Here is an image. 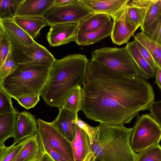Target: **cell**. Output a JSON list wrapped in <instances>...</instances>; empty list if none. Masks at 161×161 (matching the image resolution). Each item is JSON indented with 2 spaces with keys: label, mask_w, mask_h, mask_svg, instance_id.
<instances>
[{
  "label": "cell",
  "mask_w": 161,
  "mask_h": 161,
  "mask_svg": "<svg viewBox=\"0 0 161 161\" xmlns=\"http://www.w3.org/2000/svg\"><path fill=\"white\" fill-rule=\"evenodd\" d=\"M82 89L81 111L102 124L124 125L155 101L153 89L145 79L111 72L91 59Z\"/></svg>",
  "instance_id": "cell-1"
},
{
  "label": "cell",
  "mask_w": 161,
  "mask_h": 161,
  "mask_svg": "<svg viewBox=\"0 0 161 161\" xmlns=\"http://www.w3.org/2000/svg\"><path fill=\"white\" fill-rule=\"evenodd\" d=\"M88 61L85 55L80 54L69 55L56 59L40 95L47 105L59 110L63 107L69 92L76 86L83 85Z\"/></svg>",
  "instance_id": "cell-2"
},
{
  "label": "cell",
  "mask_w": 161,
  "mask_h": 161,
  "mask_svg": "<svg viewBox=\"0 0 161 161\" xmlns=\"http://www.w3.org/2000/svg\"><path fill=\"white\" fill-rule=\"evenodd\" d=\"M93 142L90 144L94 156L104 161H136L138 153L130 143L132 128L100 124Z\"/></svg>",
  "instance_id": "cell-3"
},
{
  "label": "cell",
  "mask_w": 161,
  "mask_h": 161,
  "mask_svg": "<svg viewBox=\"0 0 161 161\" xmlns=\"http://www.w3.org/2000/svg\"><path fill=\"white\" fill-rule=\"evenodd\" d=\"M50 69L37 65H18L0 80V86L15 100L28 95H39L49 77Z\"/></svg>",
  "instance_id": "cell-4"
},
{
  "label": "cell",
  "mask_w": 161,
  "mask_h": 161,
  "mask_svg": "<svg viewBox=\"0 0 161 161\" xmlns=\"http://www.w3.org/2000/svg\"><path fill=\"white\" fill-rule=\"evenodd\" d=\"M91 60L107 70L132 77L140 76L138 68L125 47H105L92 53Z\"/></svg>",
  "instance_id": "cell-5"
},
{
  "label": "cell",
  "mask_w": 161,
  "mask_h": 161,
  "mask_svg": "<svg viewBox=\"0 0 161 161\" xmlns=\"http://www.w3.org/2000/svg\"><path fill=\"white\" fill-rule=\"evenodd\" d=\"M161 140V126L150 115L142 114L139 117L134 126L130 139L133 151L139 153L159 144Z\"/></svg>",
  "instance_id": "cell-6"
},
{
  "label": "cell",
  "mask_w": 161,
  "mask_h": 161,
  "mask_svg": "<svg viewBox=\"0 0 161 161\" xmlns=\"http://www.w3.org/2000/svg\"><path fill=\"white\" fill-rule=\"evenodd\" d=\"M13 56L18 65H37L51 69L56 60L43 46L35 41L28 46H12Z\"/></svg>",
  "instance_id": "cell-7"
},
{
  "label": "cell",
  "mask_w": 161,
  "mask_h": 161,
  "mask_svg": "<svg viewBox=\"0 0 161 161\" xmlns=\"http://www.w3.org/2000/svg\"><path fill=\"white\" fill-rule=\"evenodd\" d=\"M92 13L77 0L64 6H53L43 17L49 26L63 23L79 24Z\"/></svg>",
  "instance_id": "cell-8"
},
{
  "label": "cell",
  "mask_w": 161,
  "mask_h": 161,
  "mask_svg": "<svg viewBox=\"0 0 161 161\" xmlns=\"http://www.w3.org/2000/svg\"><path fill=\"white\" fill-rule=\"evenodd\" d=\"M37 132L41 134L53 148L60 152L68 161H75L71 143L53 125L38 119Z\"/></svg>",
  "instance_id": "cell-9"
},
{
  "label": "cell",
  "mask_w": 161,
  "mask_h": 161,
  "mask_svg": "<svg viewBox=\"0 0 161 161\" xmlns=\"http://www.w3.org/2000/svg\"><path fill=\"white\" fill-rule=\"evenodd\" d=\"M79 24L63 23L52 25L47 35L50 46L57 47L75 41Z\"/></svg>",
  "instance_id": "cell-10"
},
{
  "label": "cell",
  "mask_w": 161,
  "mask_h": 161,
  "mask_svg": "<svg viewBox=\"0 0 161 161\" xmlns=\"http://www.w3.org/2000/svg\"><path fill=\"white\" fill-rule=\"evenodd\" d=\"M93 13L106 14L113 20L121 13L129 0H79Z\"/></svg>",
  "instance_id": "cell-11"
},
{
  "label": "cell",
  "mask_w": 161,
  "mask_h": 161,
  "mask_svg": "<svg viewBox=\"0 0 161 161\" xmlns=\"http://www.w3.org/2000/svg\"><path fill=\"white\" fill-rule=\"evenodd\" d=\"M125 7L119 16L113 20V25L110 35L113 42L119 45L127 43L140 27L132 24L128 20Z\"/></svg>",
  "instance_id": "cell-12"
},
{
  "label": "cell",
  "mask_w": 161,
  "mask_h": 161,
  "mask_svg": "<svg viewBox=\"0 0 161 161\" xmlns=\"http://www.w3.org/2000/svg\"><path fill=\"white\" fill-rule=\"evenodd\" d=\"M38 124L34 116L29 112H18L17 116L14 142L15 145L24 139L37 133Z\"/></svg>",
  "instance_id": "cell-13"
},
{
  "label": "cell",
  "mask_w": 161,
  "mask_h": 161,
  "mask_svg": "<svg viewBox=\"0 0 161 161\" xmlns=\"http://www.w3.org/2000/svg\"><path fill=\"white\" fill-rule=\"evenodd\" d=\"M78 116V114L64 107L59 109L58 114L51 123L69 141L74 138L78 126L74 120Z\"/></svg>",
  "instance_id": "cell-14"
},
{
  "label": "cell",
  "mask_w": 161,
  "mask_h": 161,
  "mask_svg": "<svg viewBox=\"0 0 161 161\" xmlns=\"http://www.w3.org/2000/svg\"><path fill=\"white\" fill-rule=\"evenodd\" d=\"M0 26L12 46H28L35 41L16 23L14 19H0Z\"/></svg>",
  "instance_id": "cell-15"
},
{
  "label": "cell",
  "mask_w": 161,
  "mask_h": 161,
  "mask_svg": "<svg viewBox=\"0 0 161 161\" xmlns=\"http://www.w3.org/2000/svg\"><path fill=\"white\" fill-rule=\"evenodd\" d=\"M55 0H24L16 16L43 17L54 5Z\"/></svg>",
  "instance_id": "cell-16"
},
{
  "label": "cell",
  "mask_w": 161,
  "mask_h": 161,
  "mask_svg": "<svg viewBox=\"0 0 161 161\" xmlns=\"http://www.w3.org/2000/svg\"><path fill=\"white\" fill-rule=\"evenodd\" d=\"M113 23V21L110 19L99 28L92 31L83 33L78 31L75 42L80 46L88 45L98 42L111 35Z\"/></svg>",
  "instance_id": "cell-17"
},
{
  "label": "cell",
  "mask_w": 161,
  "mask_h": 161,
  "mask_svg": "<svg viewBox=\"0 0 161 161\" xmlns=\"http://www.w3.org/2000/svg\"><path fill=\"white\" fill-rule=\"evenodd\" d=\"M152 1L153 0L130 1L125 6L126 14L128 20L140 27Z\"/></svg>",
  "instance_id": "cell-18"
},
{
  "label": "cell",
  "mask_w": 161,
  "mask_h": 161,
  "mask_svg": "<svg viewBox=\"0 0 161 161\" xmlns=\"http://www.w3.org/2000/svg\"><path fill=\"white\" fill-rule=\"evenodd\" d=\"M45 152L37 133L31 136L14 161H32L40 159Z\"/></svg>",
  "instance_id": "cell-19"
},
{
  "label": "cell",
  "mask_w": 161,
  "mask_h": 161,
  "mask_svg": "<svg viewBox=\"0 0 161 161\" xmlns=\"http://www.w3.org/2000/svg\"><path fill=\"white\" fill-rule=\"evenodd\" d=\"M18 113L14 108L11 112L0 114V147L5 146L4 143L7 139L14 138Z\"/></svg>",
  "instance_id": "cell-20"
},
{
  "label": "cell",
  "mask_w": 161,
  "mask_h": 161,
  "mask_svg": "<svg viewBox=\"0 0 161 161\" xmlns=\"http://www.w3.org/2000/svg\"><path fill=\"white\" fill-rule=\"evenodd\" d=\"M14 20L33 39L38 35L42 28L49 25L43 17L16 16Z\"/></svg>",
  "instance_id": "cell-21"
},
{
  "label": "cell",
  "mask_w": 161,
  "mask_h": 161,
  "mask_svg": "<svg viewBox=\"0 0 161 161\" xmlns=\"http://www.w3.org/2000/svg\"><path fill=\"white\" fill-rule=\"evenodd\" d=\"M125 47L137 66L140 75L145 79L153 78L155 76L156 70L149 65L142 56L135 41L127 42Z\"/></svg>",
  "instance_id": "cell-22"
},
{
  "label": "cell",
  "mask_w": 161,
  "mask_h": 161,
  "mask_svg": "<svg viewBox=\"0 0 161 161\" xmlns=\"http://www.w3.org/2000/svg\"><path fill=\"white\" fill-rule=\"evenodd\" d=\"M70 142L75 161H83L91 152L90 140L87 134L78 126L75 136Z\"/></svg>",
  "instance_id": "cell-23"
},
{
  "label": "cell",
  "mask_w": 161,
  "mask_h": 161,
  "mask_svg": "<svg viewBox=\"0 0 161 161\" xmlns=\"http://www.w3.org/2000/svg\"><path fill=\"white\" fill-rule=\"evenodd\" d=\"M108 15L92 13L79 24L78 31L87 33L95 31L110 19Z\"/></svg>",
  "instance_id": "cell-24"
},
{
  "label": "cell",
  "mask_w": 161,
  "mask_h": 161,
  "mask_svg": "<svg viewBox=\"0 0 161 161\" xmlns=\"http://www.w3.org/2000/svg\"><path fill=\"white\" fill-rule=\"evenodd\" d=\"M135 41L142 44L151 54L156 65L161 68V46L141 31L134 36Z\"/></svg>",
  "instance_id": "cell-25"
},
{
  "label": "cell",
  "mask_w": 161,
  "mask_h": 161,
  "mask_svg": "<svg viewBox=\"0 0 161 161\" xmlns=\"http://www.w3.org/2000/svg\"><path fill=\"white\" fill-rule=\"evenodd\" d=\"M83 100V91L81 86L73 88L67 95L63 107L76 114L81 110Z\"/></svg>",
  "instance_id": "cell-26"
},
{
  "label": "cell",
  "mask_w": 161,
  "mask_h": 161,
  "mask_svg": "<svg viewBox=\"0 0 161 161\" xmlns=\"http://www.w3.org/2000/svg\"><path fill=\"white\" fill-rule=\"evenodd\" d=\"M24 0H0V19H14Z\"/></svg>",
  "instance_id": "cell-27"
},
{
  "label": "cell",
  "mask_w": 161,
  "mask_h": 161,
  "mask_svg": "<svg viewBox=\"0 0 161 161\" xmlns=\"http://www.w3.org/2000/svg\"><path fill=\"white\" fill-rule=\"evenodd\" d=\"M31 136L24 139L15 145L12 144L9 147H0V161H14Z\"/></svg>",
  "instance_id": "cell-28"
},
{
  "label": "cell",
  "mask_w": 161,
  "mask_h": 161,
  "mask_svg": "<svg viewBox=\"0 0 161 161\" xmlns=\"http://www.w3.org/2000/svg\"><path fill=\"white\" fill-rule=\"evenodd\" d=\"M161 16V7L159 0H153L146 14L142 25V31Z\"/></svg>",
  "instance_id": "cell-29"
},
{
  "label": "cell",
  "mask_w": 161,
  "mask_h": 161,
  "mask_svg": "<svg viewBox=\"0 0 161 161\" xmlns=\"http://www.w3.org/2000/svg\"><path fill=\"white\" fill-rule=\"evenodd\" d=\"M142 31L161 46V16Z\"/></svg>",
  "instance_id": "cell-30"
},
{
  "label": "cell",
  "mask_w": 161,
  "mask_h": 161,
  "mask_svg": "<svg viewBox=\"0 0 161 161\" xmlns=\"http://www.w3.org/2000/svg\"><path fill=\"white\" fill-rule=\"evenodd\" d=\"M136 161H161V146L158 144L138 153Z\"/></svg>",
  "instance_id": "cell-31"
},
{
  "label": "cell",
  "mask_w": 161,
  "mask_h": 161,
  "mask_svg": "<svg viewBox=\"0 0 161 161\" xmlns=\"http://www.w3.org/2000/svg\"><path fill=\"white\" fill-rule=\"evenodd\" d=\"M12 51L13 48L12 46L6 59L3 64L0 66V80L11 74L18 66L13 56Z\"/></svg>",
  "instance_id": "cell-32"
},
{
  "label": "cell",
  "mask_w": 161,
  "mask_h": 161,
  "mask_svg": "<svg viewBox=\"0 0 161 161\" xmlns=\"http://www.w3.org/2000/svg\"><path fill=\"white\" fill-rule=\"evenodd\" d=\"M11 44L0 26V66L3 63L10 51Z\"/></svg>",
  "instance_id": "cell-33"
},
{
  "label": "cell",
  "mask_w": 161,
  "mask_h": 161,
  "mask_svg": "<svg viewBox=\"0 0 161 161\" xmlns=\"http://www.w3.org/2000/svg\"><path fill=\"white\" fill-rule=\"evenodd\" d=\"M73 122L86 132L89 138L90 144H92L99 129V125L95 127L91 126L80 119L78 116L74 120Z\"/></svg>",
  "instance_id": "cell-34"
},
{
  "label": "cell",
  "mask_w": 161,
  "mask_h": 161,
  "mask_svg": "<svg viewBox=\"0 0 161 161\" xmlns=\"http://www.w3.org/2000/svg\"><path fill=\"white\" fill-rule=\"evenodd\" d=\"M12 97L3 89H0V114L11 112L14 108L13 106Z\"/></svg>",
  "instance_id": "cell-35"
},
{
  "label": "cell",
  "mask_w": 161,
  "mask_h": 161,
  "mask_svg": "<svg viewBox=\"0 0 161 161\" xmlns=\"http://www.w3.org/2000/svg\"><path fill=\"white\" fill-rule=\"evenodd\" d=\"M37 133L42 141L45 151L55 161H68L60 152L51 146L43 136L38 132Z\"/></svg>",
  "instance_id": "cell-36"
},
{
  "label": "cell",
  "mask_w": 161,
  "mask_h": 161,
  "mask_svg": "<svg viewBox=\"0 0 161 161\" xmlns=\"http://www.w3.org/2000/svg\"><path fill=\"white\" fill-rule=\"evenodd\" d=\"M39 95H28L17 98L18 103L26 109L33 108L40 101Z\"/></svg>",
  "instance_id": "cell-37"
},
{
  "label": "cell",
  "mask_w": 161,
  "mask_h": 161,
  "mask_svg": "<svg viewBox=\"0 0 161 161\" xmlns=\"http://www.w3.org/2000/svg\"><path fill=\"white\" fill-rule=\"evenodd\" d=\"M148 109L150 115L161 126V100L153 102Z\"/></svg>",
  "instance_id": "cell-38"
},
{
  "label": "cell",
  "mask_w": 161,
  "mask_h": 161,
  "mask_svg": "<svg viewBox=\"0 0 161 161\" xmlns=\"http://www.w3.org/2000/svg\"><path fill=\"white\" fill-rule=\"evenodd\" d=\"M135 41L136 46L143 58L153 69L156 70V64L151 54L142 44L137 41Z\"/></svg>",
  "instance_id": "cell-39"
},
{
  "label": "cell",
  "mask_w": 161,
  "mask_h": 161,
  "mask_svg": "<svg viewBox=\"0 0 161 161\" xmlns=\"http://www.w3.org/2000/svg\"><path fill=\"white\" fill-rule=\"evenodd\" d=\"M155 76V82L161 91V68L157 65Z\"/></svg>",
  "instance_id": "cell-40"
},
{
  "label": "cell",
  "mask_w": 161,
  "mask_h": 161,
  "mask_svg": "<svg viewBox=\"0 0 161 161\" xmlns=\"http://www.w3.org/2000/svg\"><path fill=\"white\" fill-rule=\"evenodd\" d=\"M76 0H55L54 6H62L75 2Z\"/></svg>",
  "instance_id": "cell-41"
},
{
  "label": "cell",
  "mask_w": 161,
  "mask_h": 161,
  "mask_svg": "<svg viewBox=\"0 0 161 161\" xmlns=\"http://www.w3.org/2000/svg\"><path fill=\"white\" fill-rule=\"evenodd\" d=\"M40 161H55L46 152L43 153Z\"/></svg>",
  "instance_id": "cell-42"
},
{
  "label": "cell",
  "mask_w": 161,
  "mask_h": 161,
  "mask_svg": "<svg viewBox=\"0 0 161 161\" xmlns=\"http://www.w3.org/2000/svg\"><path fill=\"white\" fill-rule=\"evenodd\" d=\"M95 158L93 153L92 152H90L87 155L83 161H94Z\"/></svg>",
  "instance_id": "cell-43"
},
{
  "label": "cell",
  "mask_w": 161,
  "mask_h": 161,
  "mask_svg": "<svg viewBox=\"0 0 161 161\" xmlns=\"http://www.w3.org/2000/svg\"><path fill=\"white\" fill-rule=\"evenodd\" d=\"M94 161H104L101 159L97 158L95 157Z\"/></svg>",
  "instance_id": "cell-44"
},
{
  "label": "cell",
  "mask_w": 161,
  "mask_h": 161,
  "mask_svg": "<svg viewBox=\"0 0 161 161\" xmlns=\"http://www.w3.org/2000/svg\"><path fill=\"white\" fill-rule=\"evenodd\" d=\"M40 159H37V160H34V161H40Z\"/></svg>",
  "instance_id": "cell-45"
},
{
  "label": "cell",
  "mask_w": 161,
  "mask_h": 161,
  "mask_svg": "<svg viewBox=\"0 0 161 161\" xmlns=\"http://www.w3.org/2000/svg\"><path fill=\"white\" fill-rule=\"evenodd\" d=\"M160 0V2L161 7V0Z\"/></svg>",
  "instance_id": "cell-46"
}]
</instances>
